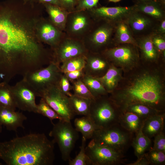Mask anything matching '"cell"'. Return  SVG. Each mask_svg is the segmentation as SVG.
<instances>
[{"label": "cell", "instance_id": "obj_1", "mask_svg": "<svg viewBox=\"0 0 165 165\" xmlns=\"http://www.w3.org/2000/svg\"><path fill=\"white\" fill-rule=\"evenodd\" d=\"M42 4L30 0L0 2V82L47 65L52 50L40 41L37 26Z\"/></svg>", "mask_w": 165, "mask_h": 165}, {"label": "cell", "instance_id": "obj_2", "mask_svg": "<svg viewBox=\"0 0 165 165\" xmlns=\"http://www.w3.org/2000/svg\"><path fill=\"white\" fill-rule=\"evenodd\" d=\"M44 133H32L0 142V159L7 165H51L54 144Z\"/></svg>", "mask_w": 165, "mask_h": 165}, {"label": "cell", "instance_id": "obj_3", "mask_svg": "<svg viewBox=\"0 0 165 165\" xmlns=\"http://www.w3.org/2000/svg\"><path fill=\"white\" fill-rule=\"evenodd\" d=\"M125 90L113 93L110 98L121 109L140 104L163 111L164 96L159 78L145 74L137 77Z\"/></svg>", "mask_w": 165, "mask_h": 165}, {"label": "cell", "instance_id": "obj_4", "mask_svg": "<svg viewBox=\"0 0 165 165\" xmlns=\"http://www.w3.org/2000/svg\"><path fill=\"white\" fill-rule=\"evenodd\" d=\"M135 135L118 123L96 130L91 139L98 145L109 147L124 154L131 145Z\"/></svg>", "mask_w": 165, "mask_h": 165}, {"label": "cell", "instance_id": "obj_5", "mask_svg": "<svg viewBox=\"0 0 165 165\" xmlns=\"http://www.w3.org/2000/svg\"><path fill=\"white\" fill-rule=\"evenodd\" d=\"M115 24L102 20H95L91 29L82 41L88 52L100 53L116 45Z\"/></svg>", "mask_w": 165, "mask_h": 165}, {"label": "cell", "instance_id": "obj_6", "mask_svg": "<svg viewBox=\"0 0 165 165\" xmlns=\"http://www.w3.org/2000/svg\"><path fill=\"white\" fill-rule=\"evenodd\" d=\"M102 96L92 100L90 116L99 129L119 123L122 111L109 97Z\"/></svg>", "mask_w": 165, "mask_h": 165}, {"label": "cell", "instance_id": "obj_7", "mask_svg": "<svg viewBox=\"0 0 165 165\" xmlns=\"http://www.w3.org/2000/svg\"><path fill=\"white\" fill-rule=\"evenodd\" d=\"M60 66L52 61L46 67L27 73L23 78L31 86L36 96L41 97L48 87L59 83L63 74Z\"/></svg>", "mask_w": 165, "mask_h": 165}, {"label": "cell", "instance_id": "obj_8", "mask_svg": "<svg viewBox=\"0 0 165 165\" xmlns=\"http://www.w3.org/2000/svg\"><path fill=\"white\" fill-rule=\"evenodd\" d=\"M49 133L52 141L58 146L62 159L68 161L71 152L79 138L78 132L73 127L70 122L59 120L54 124Z\"/></svg>", "mask_w": 165, "mask_h": 165}, {"label": "cell", "instance_id": "obj_9", "mask_svg": "<svg viewBox=\"0 0 165 165\" xmlns=\"http://www.w3.org/2000/svg\"><path fill=\"white\" fill-rule=\"evenodd\" d=\"M95 22L88 10L69 12L64 32L68 37L82 40L92 27Z\"/></svg>", "mask_w": 165, "mask_h": 165}, {"label": "cell", "instance_id": "obj_10", "mask_svg": "<svg viewBox=\"0 0 165 165\" xmlns=\"http://www.w3.org/2000/svg\"><path fill=\"white\" fill-rule=\"evenodd\" d=\"M40 97L59 115L61 120L70 122L75 116L71 108L69 97L61 91L59 83L48 87Z\"/></svg>", "mask_w": 165, "mask_h": 165}, {"label": "cell", "instance_id": "obj_11", "mask_svg": "<svg viewBox=\"0 0 165 165\" xmlns=\"http://www.w3.org/2000/svg\"><path fill=\"white\" fill-rule=\"evenodd\" d=\"M86 152L91 165H116L124 163V154L98 145L92 139L86 146Z\"/></svg>", "mask_w": 165, "mask_h": 165}, {"label": "cell", "instance_id": "obj_12", "mask_svg": "<svg viewBox=\"0 0 165 165\" xmlns=\"http://www.w3.org/2000/svg\"><path fill=\"white\" fill-rule=\"evenodd\" d=\"M53 61L61 65L69 59L85 55L88 52L82 40L66 35L53 50Z\"/></svg>", "mask_w": 165, "mask_h": 165}, {"label": "cell", "instance_id": "obj_13", "mask_svg": "<svg viewBox=\"0 0 165 165\" xmlns=\"http://www.w3.org/2000/svg\"><path fill=\"white\" fill-rule=\"evenodd\" d=\"M12 88L17 108L37 113L36 96L32 88L25 80L23 78L12 86Z\"/></svg>", "mask_w": 165, "mask_h": 165}, {"label": "cell", "instance_id": "obj_14", "mask_svg": "<svg viewBox=\"0 0 165 165\" xmlns=\"http://www.w3.org/2000/svg\"><path fill=\"white\" fill-rule=\"evenodd\" d=\"M102 53L110 62L121 65L131 64L139 58L137 47L130 44H117Z\"/></svg>", "mask_w": 165, "mask_h": 165}, {"label": "cell", "instance_id": "obj_15", "mask_svg": "<svg viewBox=\"0 0 165 165\" xmlns=\"http://www.w3.org/2000/svg\"><path fill=\"white\" fill-rule=\"evenodd\" d=\"M126 21L135 39L154 32L159 22L135 9L130 14Z\"/></svg>", "mask_w": 165, "mask_h": 165}, {"label": "cell", "instance_id": "obj_16", "mask_svg": "<svg viewBox=\"0 0 165 165\" xmlns=\"http://www.w3.org/2000/svg\"><path fill=\"white\" fill-rule=\"evenodd\" d=\"M135 10L134 5L130 6L97 7L88 10L95 20H102L114 24L126 20Z\"/></svg>", "mask_w": 165, "mask_h": 165}, {"label": "cell", "instance_id": "obj_17", "mask_svg": "<svg viewBox=\"0 0 165 165\" xmlns=\"http://www.w3.org/2000/svg\"><path fill=\"white\" fill-rule=\"evenodd\" d=\"M37 30L41 42L51 50L55 48L65 35V33L54 25L48 17L44 16L38 22Z\"/></svg>", "mask_w": 165, "mask_h": 165}, {"label": "cell", "instance_id": "obj_18", "mask_svg": "<svg viewBox=\"0 0 165 165\" xmlns=\"http://www.w3.org/2000/svg\"><path fill=\"white\" fill-rule=\"evenodd\" d=\"M85 57L86 62L83 69L85 75L95 78L101 77L111 66L110 62L102 53L88 52Z\"/></svg>", "mask_w": 165, "mask_h": 165}, {"label": "cell", "instance_id": "obj_19", "mask_svg": "<svg viewBox=\"0 0 165 165\" xmlns=\"http://www.w3.org/2000/svg\"><path fill=\"white\" fill-rule=\"evenodd\" d=\"M27 117L22 113L0 106V124L10 131H16L18 128H24Z\"/></svg>", "mask_w": 165, "mask_h": 165}, {"label": "cell", "instance_id": "obj_20", "mask_svg": "<svg viewBox=\"0 0 165 165\" xmlns=\"http://www.w3.org/2000/svg\"><path fill=\"white\" fill-rule=\"evenodd\" d=\"M165 114L161 113L150 116L144 120L142 127L143 133L150 138L163 131Z\"/></svg>", "mask_w": 165, "mask_h": 165}, {"label": "cell", "instance_id": "obj_21", "mask_svg": "<svg viewBox=\"0 0 165 165\" xmlns=\"http://www.w3.org/2000/svg\"><path fill=\"white\" fill-rule=\"evenodd\" d=\"M43 5L50 21L59 30L64 32L69 12L58 5L48 3Z\"/></svg>", "mask_w": 165, "mask_h": 165}, {"label": "cell", "instance_id": "obj_22", "mask_svg": "<svg viewBox=\"0 0 165 165\" xmlns=\"http://www.w3.org/2000/svg\"><path fill=\"white\" fill-rule=\"evenodd\" d=\"M134 5L136 10L158 22L165 19V7L161 4L159 1Z\"/></svg>", "mask_w": 165, "mask_h": 165}, {"label": "cell", "instance_id": "obj_23", "mask_svg": "<svg viewBox=\"0 0 165 165\" xmlns=\"http://www.w3.org/2000/svg\"><path fill=\"white\" fill-rule=\"evenodd\" d=\"M114 41L115 45L130 44L137 47L136 40L126 20L115 24Z\"/></svg>", "mask_w": 165, "mask_h": 165}, {"label": "cell", "instance_id": "obj_24", "mask_svg": "<svg viewBox=\"0 0 165 165\" xmlns=\"http://www.w3.org/2000/svg\"><path fill=\"white\" fill-rule=\"evenodd\" d=\"M145 119L131 112H122L119 123L129 132L135 135L143 126Z\"/></svg>", "mask_w": 165, "mask_h": 165}, {"label": "cell", "instance_id": "obj_25", "mask_svg": "<svg viewBox=\"0 0 165 165\" xmlns=\"http://www.w3.org/2000/svg\"><path fill=\"white\" fill-rule=\"evenodd\" d=\"M137 47L140 48L143 57L149 61L157 59L160 54L154 46L152 40L151 34L135 38Z\"/></svg>", "mask_w": 165, "mask_h": 165}, {"label": "cell", "instance_id": "obj_26", "mask_svg": "<svg viewBox=\"0 0 165 165\" xmlns=\"http://www.w3.org/2000/svg\"><path fill=\"white\" fill-rule=\"evenodd\" d=\"M75 128L86 140L91 139L95 131L99 129L90 116H83L75 119Z\"/></svg>", "mask_w": 165, "mask_h": 165}, {"label": "cell", "instance_id": "obj_27", "mask_svg": "<svg viewBox=\"0 0 165 165\" xmlns=\"http://www.w3.org/2000/svg\"><path fill=\"white\" fill-rule=\"evenodd\" d=\"M71 108L75 115L89 116L92 100L82 97L73 94L69 96Z\"/></svg>", "mask_w": 165, "mask_h": 165}, {"label": "cell", "instance_id": "obj_28", "mask_svg": "<svg viewBox=\"0 0 165 165\" xmlns=\"http://www.w3.org/2000/svg\"><path fill=\"white\" fill-rule=\"evenodd\" d=\"M142 127L133 138L131 145L134 148L135 156L138 158L145 153L151 145L150 138L142 131Z\"/></svg>", "mask_w": 165, "mask_h": 165}, {"label": "cell", "instance_id": "obj_29", "mask_svg": "<svg viewBox=\"0 0 165 165\" xmlns=\"http://www.w3.org/2000/svg\"><path fill=\"white\" fill-rule=\"evenodd\" d=\"M0 106L13 110L17 108L12 86L6 82H0Z\"/></svg>", "mask_w": 165, "mask_h": 165}, {"label": "cell", "instance_id": "obj_30", "mask_svg": "<svg viewBox=\"0 0 165 165\" xmlns=\"http://www.w3.org/2000/svg\"><path fill=\"white\" fill-rule=\"evenodd\" d=\"M81 79L94 98L107 95V92L96 78L85 75Z\"/></svg>", "mask_w": 165, "mask_h": 165}, {"label": "cell", "instance_id": "obj_31", "mask_svg": "<svg viewBox=\"0 0 165 165\" xmlns=\"http://www.w3.org/2000/svg\"><path fill=\"white\" fill-rule=\"evenodd\" d=\"M119 73L114 66H111L102 76L96 78L101 83L107 93L112 91L117 81Z\"/></svg>", "mask_w": 165, "mask_h": 165}, {"label": "cell", "instance_id": "obj_32", "mask_svg": "<svg viewBox=\"0 0 165 165\" xmlns=\"http://www.w3.org/2000/svg\"><path fill=\"white\" fill-rule=\"evenodd\" d=\"M122 112H132L145 119L149 116L163 111L157 110L144 105L137 104L126 106L122 109Z\"/></svg>", "mask_w": 165, "mask_h": 165}, {"label": "cell", "instance_id": "obj_33", "mask_svg": "<svg viewBox=\"0 0 165 165\" xmlns=\"http://www.w3.org/2000/svg\"><path fill=\"white\" fill-rule=\"evenodd\" d=\"M85 55L74 57L63 62L60 67L63 73L83 69L86 64Z\"/></svg>", "mask_w": 165, "mask_h": 165}, {"label": "cell", "instance_id": "obj_34", "mask_svg": "<svg viewBox=\"0 0 165 165\" xmlns=\"http://www.w3.org/2000/svg\"><path fill=\"white\" fill-rule=\"evenodd\" d=\"M37 113L48 118L53 124L52 120L54 119L62 120L59 115L42 98H41L39 103L37 104Z\"/></svg>", "mask_w": 165, "mask_h": 165}, {"label": "cell", "instance_id": "obj_35", "mask_svg": "<svg viewBox=\"0 0 165 165\" xmlns=\"http://www.w3.org/2000/svg\"><path fill=\"white\" fill-rule=\"evenodd\" d=\"M86 140L83 137H82V143L80 147V151L75 158L68 160L69 165H91L90 161L86 152Z\"/></svg>", "mask_w": 165, "mask_h": 165}, {"label": "cell", "instance_id": "obj_36", "mask_svg": "<svg viewBox=\"0 0 165 165\" xmlns=\"http://www.w3.org/2000/svg\"><path fill=\"white\" fill-rule=\"evenodd\" d=\"M71 83L74 94L91 100L94 99L81 79L73 81Z\"/></svg>", "mask_w": 165, "mask_h": 165}, {"label": "cell", "instance_id": "obj_37", "mask_svg": "<svg viewBox=\"0 0 165 165\" xmlns=\"http://www.w3.org/2000/svg\"><path fill=\"white\" fill-rule=\"evenodd\" d=\"M146 155L150 164L159 165L165 163V152L151 148Z\"/></svg>", "mask_w": 165, "mask_h": 165}, {"label": "cell", "instance_id": "obj_38", "mask_svg": "<svg viewBox=\"0 0 165 165\" xmlns=\"http://www.w3.org/2000/svg\"><path fill=\"white\" fill-rule=\"evenodd\" d=\"M152 43L160 53L164 55L165 50V35H161L153 32L151 34Z\"/></svg>", "mask_w": 165, "mask_h": 165}, {"label": "cell", "instance_id": "obj_39", "mask_svg": "<svg viewBox=\"0 0 165 165\" xmlns=\"http://www.w3.org/2000/svg\"><path fill=\"white\" fill-rule=\"evenodd\" d=\"M100 0H79L75 11L89 10L98 7Z\"/></svg>", "mask_w": 165, "mask_h": 165}, {"label": "cell", "instance_id": "obj_40", "mask_svg": "<svg viewBox=\"0 0 165 165\" xmlns=\"http://www.w3.org/2000/svg\"><path fill=\"white\" fill-rule=\"evenodd\" d=\"M154 137L153 146L152 148L165 152V136L163 131Z\"/></svg>", "mask_w": 165, "mask_h": 165}, {"label": "cell", "instance_id": "obj_41", "mask_svg": "<svg viewBox=\"0 0 165 165\" xmlns=\"http://www.w3.org/2000/svg\"><path fill=\"white\" fill-rule=\"evenodd\" d=\"M59 86L63 92L68 96L72 94V85L65 74L63 73L60 80Z\"/></svg>", "mask_w": 165, "mask_h": 165}, {"label": "cell", "instance_id": "obj_42", "mask_svg": "<svg viewBox=\"0 0 165 165\" xmlns=\"http://www.w3.org/2000/svg\"><path fill=\"white\" fill-rule=\"evenodd\" d=\"M79 0H58L59 6L69 13L74 11Z\"/></svg>", "mask_w": 165, "mask_h": 165}, {"label": "cell", "instance_id": "obj_43", "mask_svg": "<svg viewBox=\"0 0 165 165\" xmlns=\"http://www.w3.org/2000/svg\"><path fill=\"white\" fill-rule=\"evenodd\" d=\"M70 82L81 79L85 75L83 70H75L64 73Z\"/></svg>", "mask_w": 165, "mask_h": 165}, {"label": "cell", "instance_id": "obj_44", "mask_svg": "<svg viewBox=\"0 0 165 165\" xmlns=\"http://www.w3.org/2000/svg\"><path fill=\"white\" fill-rule=\"evenodd\" d=\"M150 164L148 160L146 153L138 158V160L134 162L127 164V165H148Z\"/></svg>", "mask_w": 165, "mask_h": 165}, {"label": "cell", "instance_id": "obj_45", "mask_svg": "<svg viewBox=\"0 0 165 165\" xmlns=\"http://www.w3.org/2000/svg\"><path fill=\"white\" fill-rule=\"evenodd\" d=\"M154 32L161 35H165V19L158 23Z\"/></svg>", "mask_w": 165, "mask_h": 165}, {"label": "cell", "instance_id": "obj_46", "mask_svg": "<svg viewBox=\"0 0 165 165\" xmlns=\"http://www.w3.org/2000/svg\"><path fill=\"white\" fill-rule=\"evenodd\" d=\"M35 2L43 4L45 3L50 4L59 6L58 0H30Z\"/></svg>", "mask_w": 165, "mask_h": 165}, {"label": "cell", "instance_id": "obj_47", "mask_svg": "<svg viewBox=\"0 0 165 165\" xmlns=\"http://www.w3.org/2000/svg\"><path fill=\"white\" fill-rule=\"evenodd\" d=\"M134 4L147 3L157 1L159 0H132Z\"/></svg>", "mask_w": 165, "mask_h": 165}, {"label": "cell", "instance_id": "obj_48", "mask_svg": "<svg viewBox=\"0 0 165 165\" xmlns=\"http://www.w3.org/2000/svg\"><path fill=\"white\" fill-rule=\"evenodd\" d=\"M159 1L161 4L165 7V0H159Z\"/></svg>", "mask_w": 165, "mask_h": 165}, {"label": "cell", "instance_id": "obj_49", "mask_svg": "<svg viewBox=\"0 0 165 165\" xmlns=\"http://www.w3.org/2000/svg\"><path fill=\"white\" fill-rule=\"evenodd\" d=\"M121 0H108L109 2H118Z\"/></svg>", "mask_w": 165, "mask_h": 165}, {"label": "cell", "instance_id": "obj_50", "mask_svg": "<svg viewBox=\"0 0 165 165\" xmlns=\"http://www.w3.org/2000/svg\"><path fill=\"white\" fill-rule=\"evenodd\" d=\"M2 125L0 124V133H1L2 130Z\"/></svg>", "mask_w": 165, "mask_h": 165}]
</instances>
